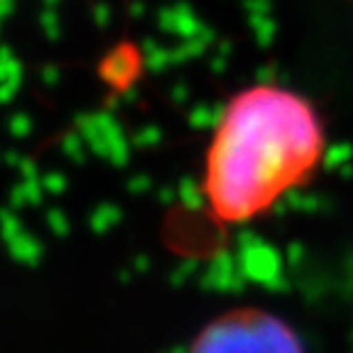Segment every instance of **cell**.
<instances>
[{
	"mask_svg": "<svg viewBox=\"0 0 353 353\" xmlns=\"http://www.w3.org/2000/svg\"><path fill=\"white\" fill-rule=\"evenodd\" d=\"M46 226L55 237H69L71 232V221L59 208H50L46 212Z\"/></svg>",
	"mask_w": 353,
	"mask_h": 353,
	"instance_id": "cell-10",
	"label": "cell"
},
{
	"mask_svg": "<svg viewBox=\"0 0 353 353\" xmlns=\"http://www.w3.org/2000/svg\"><path fill=\"white\" fill-rule=\"evenodd\" d=\"M119 208L114 205H99L89 216V226L96 232V235H103V232H108L114 223L119 221Z\"/></svg>",
	"mask_w": 353,
	"mask_h": 353,
	"instance_id": "cell-7",
	"label": "cell"
},
{
	"mask_svg": "<svg viewBox=\"0 0 353 353\" xmlns=\"http://www.w3.org/2000/svg\"><path fill=\"white\" fill-rule=\"evenodd\" d=\"M21 160H23V155H21L19 151H7L5 153V164H7V167H17L19 169Z\"/></svg>",
	"mask_w": 353,
	"mask_h": 353,
	"instance_id": "cell-14",
	"label": "cell"
},
{
	"mask_svg": "<svg viewBox=\"0 0 353 353\" xmlns=\"http://www.w3.org/2000/svg\"><path fill=\"white\" fill-rule=\"evenodd\" d=\"M17 92H19V87H17V85H12V82H0V105H7V103H10Z\"/></svg>",
	"mask_w": 353,
	"mask_h": 353,
	"instance_id": "cell-13",
	"label": "cell"
},
{
	"mask_svg": "<svg viewBox=\"0 0 353 353\" xmlns=\"http://www.w3.org/2000/svg\"><path fill=\"white\" fill-rule=\"evenodd\" d=\"M19 174L23 180H39L41 174H39V167H37V162L32 157H23L19 164Z\"/></svg>",
	"mask_w": 353,
	"mask_h": 353,
	"instance_id": "cell-12",
	"label": "cell"
},
{
	"mask_svg": "<svg viewBox=\"0 0 353 353\" xmlns=\"http://www.w3.org/2000/svg\"><path fill=\"white\" fill-rule=\"evenodd\" d=\"M192 353H303V347L274 314L244 307L203 328Z\"/></svg>",
	"mask_w": 353,
	"mask_h": 353,
	"instance_id": "cell-2",
	"label": "cell"
},
{
	"mask_svg": "<svg viewBox=\"0 0 353 353\" xmlns=\"http://www.w3.org/2000/svg\"><path fill=\"white\" fill-rule=\"evenodd\" d=\"M321 148L310 103L281 87L246 89L230 101L210 146V208L223 221L253 219L312 174Z\"/></svg>",
	"mask_w": 353,
	"mask_h": 353,
	"instance_id": "cell-1",
	"label": "cell"
},
{
	"mask_svg": "<svg viewBox=\"0 0 353 353\" xmlns=\"http://www.w3.org/2000/svg\"><path fill=\"white\" fill-rule=\"evenodd\" d=\"M59 151H62L64 157H69L73 164H85L87 162L85 139H82V134L78 130L62 134V139H59Z\"/></svg>",
	"mask_w": 353,
	"mask_h": 353,
	"instance_id": "cell-6",
	"label": "cell"
},
{
	"mask_svg": "<svg viewBox=\"0 0 353 353\" xmlns=\"http://www.w3.org/2000/svg\"><path fill=\"white\" fill-rule=\"evenodd\" d=\"M7 130H10L12 137L26 139L28 134H32L34 121H32V117L26 114V112H17V114H12L10 119H7Z\"/></svg>",
	"mask_w": 353,
	"mask_h": 353,
	"instance_id": "cell-9",
	"label": "cell"
},
{
	"mask_svg": "<svg viewBox=\"0 0 353 353\" xmlns=\"http://www.w3.org/2000/svg\"><path fill=\"white\" fill-rule=\"evenodd\" d=\"M5 249L14 262L26 267H37L43 260V244L39 242V237L28 230L21 232L19 237H14L12 242H7Z\"/></svg>",
	"mask_w": 353,
	"mask_h": 353,
	"instance_id": "cell-3",
	"label": "cell"
},
{
	"mask_svg": "<svg viewBox=\"0 0 353 353\" xmlns=\"http://www.w3.org/2000/svg\"><path fill=\"white\" fill-rule=\"evenodd\" d=\"M23 221L19 219L17 210L12 208H0V239L3 244L12 242L14 237H19L23 232Z\"/></svg>",
	"mask_w": 353,
	"mask_h": 353,
	"instance_id": "cell-8",
	"label": "cell"
},
{
	"mask_svg": "<svg viewBox=\"0 0 353 353\" xmlns=\"http://www.w3.org/2000/svg\"><path fill=\"white\" fill-rule=\"evenodd\" d=\"M103 76L114 85H121L132 76V62L128 59V52H114L108 62L103 64Z\"/></svg>",
	"mask_w": 353,
	"mask_h": 353,
	"instance_id": "cell-5",
	"label": "cell"
},
{
	"mask_svg": "<svg viewBox=\"0 0 353 353\" xmlns=\"http://www.w3.org/2000/svg\"><path fill=\"white\" fill-rule=\"evenodd\" d=\"M43 185H41V178L39 180H23V183L14 185L10 190V208L12 210H21L26 205H41L43 201Z\"/></svg>",
	"mask_w": 353,
	"mask_h": 353,
	"instance_id": "cell-4",
	"label": "cell"
},
{
	"mask_svg": "<svg viewBox=\"0 0 353 353\" xmlns=\"http://www.w3.org/2000/svg\"><path fill=\"white\" fill-rule=\"evenodd\" d=\"M57 71L55 69H46V71H43V82H46V85H55V82H57Z\"/></svg>",
	"mask_w": 353,
	"mask_h": 353,
	"instance_id": "cell-15",
	"label": "cell"
},
{
	"mask_svg": "<svg viewBox=\"0 0 353 353\" xmlns=\"http://www.w3.org/2000/svg\"><path fill=\"white\" fill-rule=\"evenodd\" d=\"M41 185H43V192L52 194V196H59V194L66 192L69 187V180L62 174V171H48V174L41 176Z\"/></svg>",
	"mask_w": 353,
	"mask_h": 353,
	"instance_id": "cell-11",
	"label": "cell"
}]
</instances>
